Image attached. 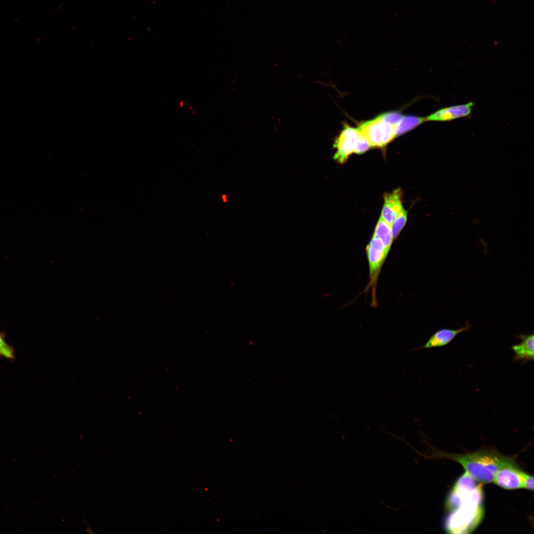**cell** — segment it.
Returning <instances> with one entry per match:
<instances>
[{
	"mask_svg": "<svg viewBox=\"0 0 534 534\" xmlns=\"http://www.w3.org/2000/svg\"><path fill=\"white\" fill-rule=\"evenodd\" d=\"M407 211L402 208L397 217L391 224V229L393 238H395L399 235L404 226L407 221Z\"/></svg>",
	"mask_w": 534,
	"mask_h": 534,
	"instance_id": "7c38bea8",
	"label": "cell"
},
{
	"mask_svg": "<svg viewBox=\"0 0 534 534\" xmlns=\"http://www.w3.org/2000/svg\"><path fill=\"white\" fill-rule=\"evenodd\" d=\"M221 199H222V201H223V202H226L227 201V196H226V195H225V194H222V195L221 196Z\"/></svg>",
	"mask_w": 534,
	"mask_h": 534,
	"instance_id": "2e32d148",
	"label": "cell"
},
{
	"mask_svg": "<svg viewBox=\"0 0 534 534\" xmlns=\"http://www.w3.org/2000/svg\"><path fill=\"white\" fill-rule=\"evenodd\" d=\"M471 325L467 321L465 325L458 329L443 328L436 331L424 346L418 349H432L444 347L450 343L459 334L469 330Z\"/></svg>",
	"mask_w": 534,
	"mask_h": 534,
	"instance_id": "52a82bcc",
	"label": "cell"
},
{
	"mask_svg": "<svg viewBox=\"0 0 534 534\" xmlns=\"http://www.w3.org/2000/svg\"><path fill=\"white\" fill-rule=\"evenodd\" d=\"M426 121L427 120L425 117L413 115L403 116L394 127L395 135L402 134Z\"/></svg>",
	"mask_w": 534,
	"mask_h": 534,
	"instance_id": "30bf717a",
	"label": "cell"
},
{
	"mask_svg": "<svg viewBox=\"0 0 534 534\" xmlns=\"http://www.w3.org/2000/svg\"><path fill=\"white\" fill-rule=\"evenodd\" d=\"M357 128L367 138L371 147L385 146L396 136L394 126L379 116L360 123Z\"/></svg>",
	"mask_w": 534,
	"mask_h": 534,
	"instance_id": "7a4b0ae2",
	"label": "cell"
},
{
	"mask_svg": "<svg viewBox=\"0 0 534 534\" xmlns=\"http://www.w3.org/2000/svg\"><path fill=\"white\" fill-rule=\"evenodd\" d=\"M401 197V192L399 189H395L384 196V203L381 217L390 225L403 208Z\"/></svg>",
	"mask_w": 534,
	"mask_h": 534,
	"instance_id": "ba28073f",
	"label": "cell"
},
{
	"mask_svg": "<svg viewBox=\"0 0 534 534\" xmlns=\"http://www.w3.org/2000/svg\"><path fill=\"white\" fill-rule=\"evenodd\" d=\"M533 478L532 476L521 470L515 462L500 468L492 482L507 490L526 489L529 486Z\"/></svg>",
	"mask_w": 534,
	"mask_h": 534,
	"instance_id": "3957f363",
	"label": "cell"
},
{
	"mask_svg": "<svg viewBox=\"0 0 534 534\" xmlns=\"http://www.w3.org/2000/svg\"><path fill=\"white\" fill-rule=\"evenodd\" d=\"M358 134L357 128L344 124L343 129L336 138L333 144L336 149L333 158L337 162L340 164L345 163L349 156L354 153Z\"/></svg>",
	"mask_w": 534,
	"mask_h": 534,
	"instance_id": "277c9868",
	"label": "cell"
},
{
	"mask_svg": "<svg viewBox=\"0 0 534 534\" xmlns=\"http://www.w3.org/2000/svg\"><path fill=\"white\" fill-rule=\"evenodd\" d=\"M389 252L383 242L374 236L366 247V254L371 282H375L380 270Z\"/></svg>",
	"mask_w": 534,
	"mask_h": 534,
	"instance_id": "5b68a950",
	"label": "cell"
},
{
	"mask_svg": "<svg viewBox=\"0 0 534 534\" xmlns=\"http://www.w3.org/2000/svg\"><path fill=\"white\" fill-rule=\"evenodd\" d=\"M474 103H468L442 108L427 116L428 121L445 122L469 116L474 106Z\"/></svg>",
	"mask_w": 534,
	"mask_h": 534,
	"instance_id": "8992f818",
	"label": "cell"
},
{
	"mask_svg": "<svg viewBox=\"0 0 534 534\" xmlns=\"http://www.w3.org/2000/svg\"><path fill=\"white\" fill-rule=\"evenodd\" d=\"M379 116L386 122L395 127L401 120L403 115L397 112H386Z\"/></svg>",
	"mask_w": 534,
	"mask_h": 534,
	"instance_id": "9a60e30c",
	"label": "cell"
},
{
	"mask_svg": "<svg viewBox=\"0 0 534 534\" xmlns=\"http://www.w3.org/2000/svg\"><path fill=\"white\" fill-rule=\"evenodd\" d=\"M373 236L380 239L389 252L394 239L391 227L381 217L377 222Z\"/></svg>",
	"mask_w": 534,
	"mask_h": 534,
	"instance_id": "8fae6325",
	"label": "cell"
},
{
	"mask_svg": "<svg viewBox=\"0 0 534 534\" xmlns=\"http://www.w3.org/2000/svg\"><path fill=\"white\" fill-rule=\"evenodd\" d=\"M0 356L8 359L14 357L13 348L4 341L3 336L0 333Z\"/></svg>",
	"mask_w": 534,
	"mask_h": 534,
	"instance_id": "5bb4252c",
	"label": "cell"
},
{
	"mask_svg": "<svg viewBox=\"0 0 534 534\" xmlns=\"http://www.w3.org/2000/svg\"><path fill=\"white\" fill-rule=\"evenodd\" d=\"M516 337L521 340L519 344L511 347V349L515 353L514 361H523L526 362L533 360L534 357V333L530 335L520 334Z\"/></svg>",
	"mask_w": 534,
	"mask_h": 534,
	"instance_id": "9c48e42d",
	"label": "cell"
},
{
	"mask_svg": "<svg viewBox=\"0 0 534 534\" xmlns=\"http://www.w3.org/2000/svg\"><path fill=\"white\" fill-rule=\"evenodd\" d=\"M436 455L459 463L469 477L484 484L492 483L500 468L516 462L514 457L503 455L493 449H482L465 454L438 452Z\"/></svg>",
	"mask_w": 534,
	"mask_h": 534,
	"instance_id": "6da1fadb",
	"label": "cell"
},
{
	"mask_svg": "<svg viewBox=\"0 0 534 534\" xmlns=\"http://www.w3.org/2000/svg\"><path fill=\"white\" fill-rule=\"evenodd\" d=\"M370 147H371V146L369 141L365 136L358 130V134L354 153L357 154H361L368 150Z\"/></svg>",
	"mask_w": 534,
	"mask_h": 534,
	"instance_id": "4fadbf2b",
	"label": "cell"
}]
</instances>
